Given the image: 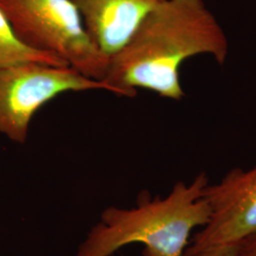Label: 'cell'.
Wrapping results in <instances>:
<instances>
[{
    "label": "cell",
    "instance_id": "1",
    "mask_svg": "<svg viewBox=\"0 0 256 256\" xmlns=\"http://www.w3.org/2000/svg\"><path fill=\"white\" fill-rule=\"evenodd\" d=\"M200 54L226 62L229 43L218 21L203 0H165L110 56L104 82L118 96L135 97L140 88L182 101L180 66Z\"/></svg>",
    "mask_w": 256,
    "mask_h": 256
},
{
    "label": "cell",
    "instance_id": "2",
    "mask_svg": "<svg viewBox=\"0 0 256 256\" xmlns=\"http://www.w3.org/2000/svg\"><path fill=\"white\" fill-rule=\"evenodd\" d=\"M208 184L207 174L202 172L189 184L176 183L164 198H152L144 191L135 208L104 209L75 256H110L134 243L144 245L142 256H185L192 230L210 218L203 198Z\"/></svg>",
    "mask_w": 256,
    "mask_h": 256
},
{
    "label": "cell",
    "instance_id": "3",
    "mask_svg": "<svg viewBox=\"0 0 256 256\" xmlns=\"http://www.w3.org/2000/svg\"><path fill=\"white\" fill-rule=\"evenodd\" d=\"M0 10L25 46L104 81L110 57L90 36L72 0H0Z\"/></svg>",
    "mask_w": 256,
    "mask_h": 256
},
{
    "label": "cell",
    "instance_id": "4",
    "mask_svg": "<svg viewBox=\"0 0 256 256\" xmlns=\"http://www.w3.org/2000/svg\"><path fill=\"white\" fill-rule=\"evenodd\" d=\"M115 90L70 66L25 62L0 68V133L25 144L34 115L46 104L68 92Z\"/></svg>",
    "mask_w": 256,
    "mask_h": 256
},
{
    "label": "cell",
    "instance_id": "5",
    "mask_svg": "<svg viewBox=\"0 0 256 256\" xmlns=\"http://www.w3.org/2000/svg\"><path fill=\"white\" fill-rule=\"evenodd\" d=\"M203 198L210 218L192 236L185 256L222 245L238 244L256 234V165L234 168L220 182L208 184Z\"/></svg>",
    "mask_w": 256,
    "mask_h": 256
},
{
    "label": "cell",
    "instance_id": "6",
    "mask_svg": "<svg viewBox=\"0 0 256 256\" xmlns=\"http://www.w3.org/2000/svg\"><path fill=\"white\" fill-rule=\"evenodd\" d=\"M94 43L116 54L147 16L165 0H72Z\"/></svg>",
    "mask_w": 256,
    "mask_h": 256
},
{
    "label": "cell",
    "instance_id": "7",
    "mask_svg": "<svg viewBox=\"0 0 256 256\" xmlns=\"http://www.w3.org/2000/svg\"><path fill=\"white\" fill-rule=\"evenodd\" d=\"M25 62L68 66L57 57L38 52L25 46L14 34L8 19L0 10V68Z\"/></svg>",
    "mask_w": 256,
    "mask_h": 256
},
{
    "label": "cell",
    "instance_id": "8",
    "mask_svg": "<svg viewBox=\"0 0 256 256\" xmlns=\"http://www.w3.org/2000/svg\"><path fill=\"white\" fill-rule=\"evenodd\" d=\"M238 244L222 245L218 247L210 248L203 250L202 252L186 256H234Z\"/></svg>",
    "mask_w": 256,
    "mask_h": 256
},
{
    "label": "cell",
    "instance_id": "9",
    "mask_svg": "<svg viewBox=\"0 0 256 256\" xmlns=\"http://www.w3.org/2000/svg\"><path fill=\"white\" fill-rule=\"evenodd\" d=\"M234 256H256V234L238 243Z\"/></svg>",
    "mask_w": 256,
    "mask_h": 256
}]
</instances>
